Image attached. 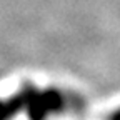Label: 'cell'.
Masks as SVG:
<instances>
[{"label": "cell", "instance_id": "obj_1", "mask_svg": "<svg viewBox=\"0 0 120 120\" xmlns=\"http://www.w3.org/2000/svg\"><path fill=\"white\" fill-rule=\"evenodd\" d=\"M17 94L22 103V113L28 120H50L67 109V97L55 87L40 88L27 82Z\"/></svg>", "mask_w": 120, "mask_h": 120}, {"label": "cell", "instance_id": "obj_2", "mask_svg": "<svg viewBox=\"0 0 120 120\" xmlns=\"http://www.w3.org/2000/svg\"><path fill=\"white\" fill-rule=\"evenodd\" d=\"M22 113V103L19 94L10 97H0V120H13L17 115Z\"/></svg>", "mask_w": 120, "mask_h": 120}, {"label": "cell", "instance_id": "obj_3", "mask_svg": "<svg viewBox=\"0 0 120 120\" xmlns=\"http://www.w3.org/2000/svg\"><path fill=\"white\" fill-rule=\"evenodd\" d=\"M107 120H120V107H117L113 112H110L109 117H107Z\"/></svg>", "mask_w": 120, "mask_h": 120}]
</instances>
